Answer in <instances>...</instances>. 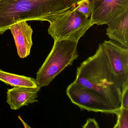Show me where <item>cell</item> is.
I'll return each mask as SVG.
<instances>
[{
	"label": "cell",
	"instance_id": "obj_1",
	"mask_svg": "<svg viewBox=\"0 0 128 128\" xmlns=\"http://www.w3.org/2000/svg\"><path fill=\"white\" fill-rule=\"evenodd\" d=\"M76 5L74 0H0V34L20 22L51 23Z\"/></svg>",
	"mask_w": 128,
	"mask_h": 128
},
{
	"label": "cell",
	"instance_id": "obj_2",
	"mask_svg": "<svg viewBox=\"0 0 128 128\" xmlns=\"http://www.w3.org/2000/svg\"><path fill=\"white\" fill-rule=\"evenodd\" d=\"M75 81L98 93L118 110L121 108V88L112 71L102 44L94 55L78 67Z\"/></svg>",
	"mask_w": 128,
	"mask_h": 128
},
{
	"label": "cell",
	"instance_id": "obj_3",
	"mask_svg": "<svg viewBox=\"0 0 128 128\" xmlns=\"http://www.w3.org/2000/svg\"><path fill=\"white\" fill-rule=\"evenodd\" d=\"M78 42L69 40L54 41L50 54L36 73V85L48 86L64 69L78 59Z\"/></svg>",
	"mask_w": 128,
	"mask_h": 128
},
{
	"label": "cell",
	"instance_id": "obj_4",
	"mask_svg": "<svg viewBox=\"0 0 128 128\" xmlns=\"http://www.w3.org/2000/svg\"><path fill=\"white\" fill-rule=\"evenodd\" d=\"M76 6L50 23L48 33L54 41L69 40L78 42L92 26L90 18L77 11Z\"/></svg>",
	"mask_w": 128,
	"mask_h": 128
},
{
	"label": "cell",
	"instance_id": "obj_5",
	"mask_svg": "<svg viewBox=\"0 0 128 128\" xmlns=\"http://www.w3.org/2000/svg\"><path fill=\"white\" fill-rule=\"evenodd\" d=\"M66 92L72 102L82 110L115 114L119 110L98 93L75 81L67 87Z\"/></svg>",
	"mask_w": 128,
	"mask_h": 128
},
{
	"label": "cell",
	"instance_id": "obj_6",
	"mask_svg": "<svg viewBox=\"0 0 128 128\" xmlns=\"http://www.w3.org/2000/svg\"><path fill=\"white\" fill-rule=\"evenodd\" d=\"M112 72L122 88L128 84V48L111 40L102 43Z\"/></svg>",
	"mask_w": 128,
	"mask_h": 128
},
{
	"label": "cell",
	"instance_id": "obj_7",
	"mask_svg": "<svg viewBox=\"0 0 128 128\" xmlns=\"http://www.w3.org/2000/svg\"><path fill=\"white\" fill-rule=\"evenodd\" d=\"M92 26L108 24L128 8V0H90Z\"/></svg>",
	"mask_w": 128,
	"mask_h": 128
},
{
	"label": "cell",
	"instance_id": "obj_8",
	"mask_svg": "<svg viewBox=\"0 0 128 128\" xmlns=\"http://www.w3.org/2000/svg\"><path fill=\"white\" fill-rule=\"evenodd\" d=\"M9 29L13 35L18 56L23 59L29 56L33 44L30 26L26 21L20 22L10 26Z\"/></svg>",
	"mask_w": 128,
	"mask_h": 128
},
{
	"label": "cell",
	"instance_id": "obj_9",
	"mask_svg": "<svg viewBox=\"0 0 128 128\" xmlns=\"http://www.w3.org/2000/svg\"><path fill=\"white\" fill-rule=\"evenodd\" d=\"M41 88L14 87L8 89L7 92L6 102L13 110L38 102V93Z\"/></svg>",
	"mask_w": 128,
	"mask_h": 128
},
{
	"label": "cell",
	"instance_id": "obj_10",
	"mask_svg": "<svg viewBox=\"0 0 128 128\" xmlns=\"http://www.w3.org/2000/svg\"><path fill=\"white\" fill-rule=\"evenodd\" d=\"M106 35L110 39L128 48V8L108 24Z\"/></svg>",
	"mask_w": 128,
	"mask_h": 128
},
{
	"label": "cell",
	"instance_id": "obj_11",
	"mask_svg": "<svg viewBox=\"0 0 128 128\" xmlns=\"http://www.w3.org/2000/svg\"><path fill=\"white\" fill-rule=\"evenodd\" d=\"M0 80L12 86L36 88L34 78L9 73L0 69Z\"/></svg>",
	"mask_w": 128,
	"mask_h": 128
},
{
	"label": "cell",
	"instance_id": "obj_12",
	"mask_svg": "<svg viewBox=\"0 0 128 128\" xmlns=\"http://www.w3.org/2000/svg\"><path fill=\"white\" fill-rule=\"evenodd\" d=\"M116 114L117 121L114 128H128V109L121 107Z\"/></svg>",
	"mask_w": 128,
	"mask_h": 128
},
{
	"label": "cell",
	"instance_id": "obj_13",
	"mask_svg": "<svg viewBox=\"0 0 128 128\" xmlns=\"http://www.w3.org/2000/svg\"><path fill=\"white\" fill-rule=\"evenodd\" d=\"M77 11L80 12L85 17L89 18L92 13L90 0H83L76 4L75 6Z\"/></svg>",
	"mask_w": 128,
	"mask_h": 128
},
{
	"label": "cell",
	"instance_id": "obj_14",
	"mask_svg": "<svg viewBox=\"0 0 128 128\" xmlns=\"http://www.w3.org/2000/svg\"><path fill=\"white\" fill-rule=\"evenodd\" d=\"M121 107L128 109V84L121 88Z\"/></svg>",
	"mask_w": 128,
	"mask_h": 128
},
{
	"label": "cell",
	"instance_id": "obj_15",
	"mask_svg": "<svg viewBox=\"0 0 128 128\" xmlns=\"http://www.w3.org/2000/svg\"><path fill=\"white\" fill-rule=\"evenodd\" d=\"M84 128H99L98 124L94 118H89L82 126Z\"/></svg>",
	"mask_w": 128,
	"mask_h": 128
},
{
	"label": "cell",
	"instance_id": "obj_16",
	"mask_svg": "<svg viewBox=\"0 0 128 128\" xmlns=\"http://www.w3.org/2000/svg\"><path fill=\"white\" fill-rule=\"evenodd\" d=\"M18 118H19V119H20V120L21 121V122H22V123H23V125L24 126V127H25V128H28V127H29V128H30V126H28V125H27V124H26V123H25V122H24V120H23L22 119V118H21L20 117V116H18Z\"/></svg>",
	"mask_w": 128,
	"mask_h": 128
},
{
	"label": "cell",
	"instance_id": "obj_17",
	"mask_svg": "<svg viewBox=\"0 0 128 128\" xmlns=\"http://www.w3.org/2000/svg\"><path fill=\"white\" fill-rule=\"evenodd\" d=\"M83 0H74V1L77 4L78 3V2H80V1H82Z\"/></svg>",
	"mask_w": 128,
	"mask_h": 128
}]
</instances>
